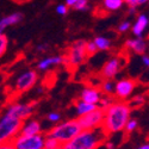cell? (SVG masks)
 I'll list each match as a JSON object with an SVG mask.
<instances>
[{
    "instance_id": "1",
    "label": "cell",
    "mask_w": 149,
    "mask_h": 149,
    "mask_svg": "<svg viewBox=\"0 0 149 149\" xmlns=\"http://www.w3.org/2000/svg\"><path fill=\"white\" fill-rule=\"evenodd\" d=\"M131 109L125 100H116L104 109V118L102 128L107 135L124 131L125 123L130 118Z\"/></svg>"
},
{
    "instance_id": "2",
    "label": "cell",
    "mask_w": 149,
    "mask_h": 149,
    "mask_svg": "<svg viewBox=\"0 0 149 149\" xmlns=\"http://www.w3.org/2000/svg\"><path fill=\"white\" fill-rule=\"evenodd\" d=\"M106 132L104 129L95 128V129H88L84 130L81 129L79 134H77L74 137L65 143L61 148L63 149H95L100 144L104 143Z\"/></svg>"
},
{
    "instance_id": "3",
    "label": "cell",
    "mask_w": 149,
    "mask_h": 149,
    "mask_svg": "<svg viewBox=\"0 0 149 149\" xmlns=\"http://www.w3.org/2000/svg\"><path fill=\"white\" fill-rule=\"evenodd\" d=\"M22 122L7 112L0 113V148H10L11 142L19 134Z\"/></svg>"
},
{
    "instance_id": "4",
    "label": "cell",
    "mask_w": 149,
    "mask_h": 149,
    "mask_svg": "<svg viewBox=\"0 0 149 149\" xmlns=\"http://www.w3.org/2000/svg\"><path fill=\"white\" fill-rule=\"evenodd\" d=\"M81 130V127L78 122V119H69L66 120L61 124H57L48 134L52 135L53 137H55L60 143L61 147L68 141H70L77 134H79Z\"/></svg>"
},
{
    "instance_id": "5",
    "label": "cell",
    "mask_w": 149,
    "mask_h": 149,
    "mask_svg": "<svg viewBox=\"0 0 149 149\" xmlns=\"http://www.w3.org/2000/svg\"><path fill=\"white\" fill-rule=\"evenodd\" d=\"M10 148L15 149H44V135H17L11 142Z\"/></svg>"
},
{
    "instance_id": "6",
    "label": "cell",
    "mask_w": 149,
    "mask_h": 149,
    "mask_svg": "<svg viewBox=\"0 0 149 149\" xmlns=\"http://www.w3.org/2000/svg\"><path fill=\"white\" fill-rule=\"evenodd\" d=\"M86 57H87V54H86V41L79 40L69 47L67 56L65 57V62H67L70 67H78L81 63H84Z\"/></svg>"
},
{
    "instance_id": "7",
    "label": "cell",
    "mask_w": 149,
    "mask_h": 149,
    "mask_svg": "<svg viewBox=\"0 0 149 149\" xmlns=\"http://www.w3.org/2000/svg\"><path fill=\"white\" fill-rule=\"evenodd\" d=\"M103 118H104V110L98 107L94 109L91 112L86 113L81 117H78V122L80 124L81 129L84 130H88V129H95V128H100L103 124Z\"/></svg>"
},
{
    "instance_id": "8",
    "label": "cell",
    "mask_w": 149,
    "mask_h": 149,
    "mask_svg": "<svg viewBox=\"0 0 149 149\" xmlns=\"http://www.w3.org/2000/svg\"><path fill=\"white\" fill-rule=\"evenodd\" d=\"M136 87H137V82L134 79L125 78L118 80L117 82H115V99H117V100H128L134 94Z\"/></svg>"
},
{
    "instance_id": "9",
    "label": "cell",
    "mask_w": 149,
    "mask_h": 149,
    "mask_svg": "<svg viewBox=\"0 0 149 149\" xmlns=\"http://www.w3.org/2000/svg\"><path fill=\"white\" fill-rule=\"evenodd\" d=\"M37 80H38V75H37L36 70H25L17 77L15 81V90L17 92H28L36 85Z\"/></svg>"
},
{
    "instance_id": "10",
    "label": "cell",
    "mask_w": 149,
    "mask_h": 149,
    "mask_svg": "<svg viewBox=\"0 0 149 149\" xmlns=\"http://www.w3.org/2000/svg\"><path fill=\"white\" fill-rule=\"evenodd\" d=\"M5 112L13 116L20 120H24L26 118H30L35 112V105L33 104H25V103H16L10 105Z\"/></svg>"
},
{
    "instance_id": "11",
    "label": "cell",
    "mask_w": 149,
    "mask_h": 149,
    "mask_svg": "<svg viewBox=\"0 0 149 149\" xmlns=\"http://www.w3.org/2000/svg\"><path fill=\"white\" fill-rule=\"evenodd\" d=\"M123 67L122 57H112L104 65L102 69V77L104 79H113Z\"/></svg>"
},
{
    "instance_id": "12",
    "label": "cell",
    "mask_w": 149,
    "mask_h": 149,
    "mask_svg": "<svg viewBox=\"0 0 149 149\" xmlns=\"http://www.w3.org/2000/svg\"><path fill=\"white\" fill-rule=\"evenodd\" d=\"M42 132V125L38 120L26 118L22 122L18 135H36Z\"/></svg>"
},
{
    "instance_id": "13",
    "label": "cell",
    "mask_w": 149,
    "mask_h": 149,
    "mask_svg": "<svg viewBox=\"0 0 149 149\" xmlns=\"http://www.w3.org/2000/svg\"><path fill=\"white\" fill-rule=\"evenodd\" d=\"M103 93L98 87H85L80 93V99L86 103L98 105Z\"/></svg>"
},
{
    "instance_id": "14",
    "label": "cell",
    "mask_w": 149,
    "mask_h": 149,
    "mask_svg": "<svg viewBox=\"0 0 149 149\" xmlns=\"http://www.w3.org/2000/svg\"><path fill=\"white\" fill-rule=\"evenodd\" d=\"M125 47L131 50L132 53L137 54V55H142V54H146L147 52V48H148V44H147V41L142 37H136V38H130L125 42Z\"/></svg>"
},
{
    "instance_id": "15",
    "label": "cell",
    "mask_w": 149,
    "mask_h": 149,
    "mask_svg": "<svg viewBox=\"0 0 149 149\" xmlns=\"http://www.w3.org/2000/svg\"><path fill=\"white\" fill-rule=\"evenodd\" d=\"M149 25V19L148 16L146 13H141L136 18L134 25H131V31L134 33L135 37H142L144 35V32L147 31Z\"/></svg>"
},
{
    "instance_id": "16",
    "label": "cell",
    "mask_w": 149,
    "mask_h": 149,
    "mask_svg": "<svg viewBox=\"0 0 149 149\" xmlns=\"http://www.w3.org/2000/svg\"><path fill=\"white\" fill-rule=\"evenodd\" d=\"M65 62V57L61 56V55H55V56H49L45 57L43 60H41L37 65V68L40 70H48L55 66H60Z\"/></svg>"
},
{
    "instance_id": "17",
    "label": "cell",
    "mask_w": 149,
    "mask_h": 149,
    "mask_svg": "<svg viewBox=\"0 0 149 149\" xmlns=\"http://www.w3.org/2000/svg\"><path fill=\"white\" fill-rule=\"evenodd\" d=\"M74 109H75V115L77 117H81L86 113L91 112V111H93L94 109H97V105L94 104H90V103H86L84 100H78L75 104H74Z\"/></svg>"
},
{
    "instance_id": "18",
    "label": "cell",
    "mask_w": 149,
    "mask_h": 149,
    "mask_svg": "<svg viewBox=\"0 0 149 149\" xmlns=\"http://www.w3.org/2000/svg\"><path fill=\"white\" fill-rule=\"evenodd\" d=\"M23 19V15L19 13V12H16V13H11L4 18L0 19V24L6 29L7 26H12V25H16V24L20 23Z\"/></svg>"
},
{
    "instance_id": "19",
    "label": "cell",
    "mask_w": 149,
    "mask_h": 149,
    "mask_svg": "<svg viewBox=\"0 0 149 149\" xmlns=\"http://www.w3.org/2000/svg\"><path fill=\"white\" fill-rule=\"evenodd\" d=\"M95 47L100 52H105V50H109V49L111 48V41L107 38V37L105 36H98L95 37V38L93 40Z\"/></svg>"
},
{
    "instance_id": "20",
    "label": "cell",
    "mask_w": 149,
    "mask_h": 149,
    "mask_svg": "<svg viewBox=\"0 0 149 149\" xmlns=\"http://www.w3.org/2000/svg\"><path fill=\"white\" fill-rule=\"evenodd\" d=\"M130 100H129V103H128V105H129V107L132 110H135V109H140V107H142L143 105H144V103H146V97L143 95V94H136V95H131L130 98Z\"/></svg>"
},
{
    "instance_id": "21",
    "label": "cell",
    "mask_w": 149,
    "mask_h": 149,
    "mask_svg": "<svg viewBox=\"0 0 149 149\" xmlns=\"http://www.w3.org/2000/svg\"><path fill=\"white\" fill-rule=\"evenodd\" d=\"M123 0H103V6L106 11L113 12L119 10L123 6Z\"/></svg>"
},
{
    "instance_id": "22",
    "label": "cell",
    "mask_w": 149,
    "mask_h": 149,
    "mask_svg": "<svg viewBox=\"0 0 149 149\" xmlns=\"http://www.w3.org/2000/svg\"><path fill=\"white\" fill-rule=\"evenodd\" d=\"M44 148L45 149H58L61 148V143L55 139L53 137L52 135H47L44 136Z\"/></svg>"
},
{
    "instance_id": "23",
    "label": "cell",
    "mask_w": 149,
    "mask_h": 149,
    "mask_svg": "<svg viewBox=\"0 0 149 149\" xmlns=\"http://www.w3.org/2000/svg\"><path fill=\"white\" fill-rule=\"evenodd\" d=\"M115 90V82L112 79H105V81L100 86V91L103 94H113Z\"/></svg>"
},
{
    "instance_id": "24",
    "label": "cell",
    "mask_w": 149,
    "mask_h": 149,
    "mask_svg": "<svg viewBox=\"0 0 149 149\" xmlns=\"http://www.w3.org/2000/svg\"><path fill=\"white\" fill-rule=\"evenodd\" d=\"M116 100L115 99V97H112L111 94H103L102 95V98H100V100H99V103H98V107H100V109H106L109 105H111L113 102Z\"/></svg>"
},
{
    "instance_id": "25",
    "label": "cell",
    "mask_w": 149,
    "mask_h": 149,
    "mask_svg": "<svg viewBox=\"0 0 149 149\" xmlns=\"http://www.w3.org/2000/svg\"><path fill=\"white\" fill-rule=\"evenodd\" d=\"M8 48V38L3 33H0V58H1Z\"/></svg>"
},
{
    "instance_id": "26",
    "label": "cell",
    "mask_w": 149,
    "mask_h": 149,
    "mask_svg": "<svg viewBox=\"0 0 149 149\" xmlns=\"http://www.w3.org/2000/svg\"><path fill=\"white\" fill-rule=\"evenodd\" d=\"M137 127H139V122L136 120L135 118H129L128 119V122L125 123V127H124V130H125L128 134H130V132H134L136 129H137Z\"/></svg>"
},
{
    "instance_id": "27",
    "label": "cell",
    "mask_w": 149,
    "mask_h": 149,
    "mask_svg": "<svg viewBox=\"0 0 149 149\" xmlns=\"http://www.w3.org/2000/svg\"><path fill=\"white\" fill-rule=\"evenodd\" d=\"M73 7L78 11H87L90 8V0H78Z\"/></svg>"
},
{
    "instance_id": "28",
    "label": "cell",
    "mask_w": 149,
    "mask_h": 149,
    "mask_svg": "<svg viewBox=\"0 0 149 149\" xmlns=\"http://www.w3.org/2000/svg\"><path fill=\"white\" fill-rule=\"evenodd\" d=\"M97 52H98V49L93 41L86 42V54H87V56H93L97 54Z\"/></svg>"
},
{
    "instance_id": "29",
    "label": "cell",
    "mask_w": 149,
    "mask_h": 149,
    "mask_svg": "<svg viewBox=\"0 0 149 149\" xmlns=\"http://www.w3.org/2000/svg\"><path fill=\"white\" fill-rule=\"evenodd\" d=\"M130 29H131V23H130L129 20H124V22H122L119 25H118V31H119L120 33L127 32V31H129Z\"/></svg>"
},
{
    "instance_id": "30",
    "label": "cell",
    "mask_w": 149,
    "mask_h": 149,
    "mask_svg": "<svg viewBox=\"0 0 149 149\" xmlns=\"http://www.w3.org/2000/svg\"><path fill=\"white\" fill-rule=\"evenodd\" d=\"M56 13L60 16H66L68 13V6L66 4H60L56 6Z\"/></svg>"
},
{
    "instance_id": "31",
    "label": "cell",
    "mask_w": 149,
    "mask_h": 149,
    "mask_svg": "<svg viewBox=\"0 0 149 149\" xmlns=\"http://www.w3.org/2000/svg\"><path fill=\"white\" fill-rule=\"evenodd\" d=\"M61 119V115L58 112H50L48 115V120L50 123H57Z\"/></svg>"
},
{
    "instance_id": "32",
    "label": "cell",
    "mask_w": 149,
    "mask_h": 149,
    "mask_svg": "<svg viewBox=\"0 0 149 149\" xmlns=\"http://www.w3.org/2000/svg\"><path fill=\"white\" fill-rule=\"evenodd\" d=\"M141 62H142V65H143L144 67H148V66H149V57H148V55L142 54V55H141Z\"/></svg>"
},
{
    "instance_id": "33",
    "label": "cell",
    "mask_w": 149,
    "mask_h": 149,
    "mask_svg": "<svg viewBox=\"0 0 149 149\" xmlns=\"http://www.w3.org/2000/svg\"><path fill=\"white\" fill-rule=\"evenodd\" d=\"M148 3V0H134V5L137 7V6H141V5H144Z\"/></svg>"
},
{
    "instance_id": "34",
    "label": "cell",
    "mask_w": 149,
    "mask_h": 149,
    "mask_svg": "<svg viewBox=\"0 0 149 149\" xmlns=\"http://www.w3.org/2000/svg\"><path fill=\"white\" fill-rule=\"evenodd\" d=\"M48 48H49L48 44H40L38 47H37V50H38V52H45Z\"/></svg>"
},
{
    "instance_id": "35",
    "label": "cell",
    "mask_w": 149,
    "mask_h": 149,
    "mask_svg": "<svg viewBox=\"0 0 149 149\" xmlns=\"http://www.w3.org/2000/svg\"><path fill=\"white\" fill-rule=\"evenodd\" d=\"M77 1H78V0H66V5L68 7H73L74 5H75Z\"/></svg>"
},
{
    "instance_id": "36",
    "label": "cell",
    "mask_w": 149,
    "mask_h": 149,
    "mask_svg": "<svg viewBox=\"0 0 149 149\" xmlns=\"http://www.w3.org/2000/svg\"><path fill=\"white\" fill-rule=\"evenodd\" d=\"M12 1L16 4H25V3H29L30 0H12Z\"/></svg>"
},
{
    "instance_id": "37",
    "label": "cell",
    "mask_w": 149,
    "mask_h": 149,
    "mask_svg": "<svg viewBox=\"0 0 149 149\" xmlns=\"http://www.w3.org/2000/svg\"><path fill=\"white\" fill-rule=\"evenodd\" d=\"M123 3L128 4L129 6H135V5H134V0H123ZM135 7H136V6H135Z\"/></svg>"
},
{
    "instance_id": "38",
    "label": "cell",
    "mask_w": 149,
    "mask_h": 149,
    "mask_svg": "<svg viewBox=\"0 0 149 149\" xmlns=\"http://www.w3.org/2000/svg\"><path fill=\"white\" fill-rule=\"evenodd\" d=\"M129 13H130V15H135V13H136V7H135V6H130Z\"/></svg>"
},
{
    "instance_id": "39",
    "label": "cell",
    "mask_w": 149,
    "mask_h": 149,
    "mask_svg": "<svg viewBox=\"0 0 149 149\" xmlns=\"http://www.w3.org/2000/svg\"><path fill=\"white\" fill-rule=\"evenodd\" d=\"M139 148H140V149H149V144H148V143H146V144H141Z\"/></svg>"
},
{
    "instance_id": "40",
    "label": "cell",
    "mask_w": 149,
    "mask_h": 149,
    "mask_svg": "<svg viewBox=\"0 0 149 149\" xmlns=\"http://www.w3.org/2000/svg\"><path fill=\"white\" fill-rule=\"evenodd\" d=\"M0 19H1V17H0Z\"/></svg>"
}]
</instances>
